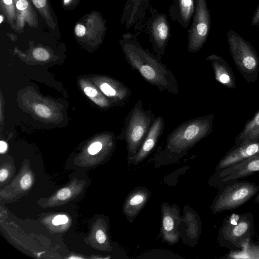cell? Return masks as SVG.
Here are the masks:
<instances>
[{"label":"cell","instance_id":"cell-1","mask_svg":"<svg viewBox=\"0 0 259 259\" xmlns=\"http://www.w3.org/2000/svg\"><path fill=\"white\" fill-rule=\"evenodd\" d=\"M120 44L125 60L144 79L161 92L179 95V86L171 70L161 61V56L143 48L131 34L124 35Z\"/></svg>","mask_w":259,"mask_h":259},{"label":"cell","instance_id":"cell-2","mask_svg":"<svg viewBox=\"0 0 259 259\" xmlns=\"http://www.w3.org/2000/svg\"><path fill=\"white\" fill-rule=\"evenodd\" d=\"M213 114L186 120L176 127L166 137L163 147H159L153 161L155 167L173 163L212 131Z\"/></svg>","mask_w":259,"mask_h":259},{"label":"cell","instance_id":"cell-3","mask_svg":"<svg viewBox=\"0 0 259 259\" xmlns=\"http://www.w3.org/2000/svg\"><path fill=\"white\" fill-rule=\"evenodd\" d=\"M155 116L151 108L146 110L139 99L125 116L124 126L119 139L125 141L128 166L132 164L134 157L145 140Z\"/></svg>","mask_w":259,"mask_h":259},{"label":"cell","instance_id":"cell-4","mask_svg":"<svg viewBox=\"0 0 259 259\" xmlns=\"http://www.w3.org/2000/svg\"><path fill=\"white\" fill-rule=\"evenodd\" d=\"M254 235L252 213H233L224 220L218 231V241L222 247L238 251L243 248Z\"/></svg>","mask_w":259,"mask_h":259},{"label":"cell","instance_id":"cell-5","mask_svg":"<svg viewBox=\"0 0 259 259\" xmlns=\"http://www.w3.org/2000/svg\"><path fill=\"white\" fill-rule=\"evenodd\" d=\"M210 208L214 214L233 210L244 204L259 191V185L248 181L234 180L220 185Z\"/></svg>","mask_w":259,"mask_h":259},{"label":"cell","instance_id":"cell-6","mask_svg":"<svg viewBox=\"0 0 259 259\" xmlns=\"http://www.w3.org/2000/svg\"><path fill=\"white\" fill-rule=\"evenodd\" d=\"M229 50L238 70L249 83H254L259 73V56L252 45L236 32L227 34Z\"/></svg>","mask_w":259,"mask_h":259},{"label":"cell","instance_id":"cell-7","mask_svg":"<svg viewBox=\"0 0 259 259\" xmlns=\"http://www.w3.org/2000/svg\"><path fill=\"white\" fill-rule=\"evenodd\" d=\"M195 9L193 21L188 31L187 50L194 53L204 46L210 27L209 11L206 0H195Z\"/></svg>","mask_w":259,"mask_h":259},{"label":"cell","instance_id":"cell-8","mask_svg":"<svg viewBox=\"0 0 259 259\" xmlns=\"http://www.w3.org/2000/svg\"><path fill=\"white\" fill-rule=\"evenodd\" d=\"M258 172L259 153L219 173H213L208 180V184L210 186L218 188L223 183L239 180Z\"/></svg>","mask_w":259,"mask_h":259},{"label":"cell","instance_id":"cell-9","mask_svg":"<svg viewBox=\"0 0 259 259\" xmlns=\"http://www.w3.org/2000/svg\"><path fill=\"white\" fill-rule=\"evenodd\" d=\"M161 220L159 236L161 241L172 245L177 244L180 239L179 227L182 216L180 208L177 204L170 205L167 202L160 204Z\"/></svg>","mask_w":259,"mask_h":259},{"label":"cell","instance_id":"cell-10","mask_svg":"<svg viewBox=\"0 0 259 259\" xmlns=\"http://www.w3.org/2000/svg\"><path fill=\"white\" fill-rule=\"evenodd\" d=\"M147 26L154 53L163 55L170 37L169 25L166 15L154 13Z\"/></svg>","mask_w":259,"mask_h":259},{"label":"cell","instance_id":"cell-11","mask_svg":"<svg viewBox=\"0 0 259 259\" xmlns=\"http://www.w3.org/2000/svg\"><path fill=\"white\" fill-rule=\"evenodd\" d=\"M258 153L259 142L234 145L220 160L214 173H219Z\"/></svg>","mask_w":259,"mask_h":259},{"label":"cell","instance_id":"cell-12","mask_svg":"<svg viewBox=\"0 0 259 259\" xmlns=\"http://www.w3.org/2000/svg\"><path fill=\"white\" fill-rule=\"evenodd\" d=\"M151 196V191L143 186L135 187L128 193L124 201L122 212L130 223L134 222L146 205Z\"/></svg>","mask_w":259,"mask_h":259},{"label":"cell","instance_id":"cell-13","mask_svg":"<svg viewBox=\"0 0 259 259\" xmlns=\"http://www.w3.org/2000/svg\"><path fill=\"white\" fill-rule=\"evenodd\" d=\"M164 125L165 121L163 117L160 115L156 116L134 157L132 162L133 165H137L141 163L155 149L160 138L163 133Z\"/></svg>","mask_w":259,"mask_h":259},{"label":"cell","instance_id":"cell-14","mask_svg":"<svg viewBox=\"0 0 259 259\" xmlns=\"http://www.w3.org/2000/svg\"><path fill=\"white\" fill-rule=\"evenodd\" d=\"M183 213L181 223L186 225L187 228L179 229L180 238L184 243L193 246L197 243L201 234L200 219L197 213L190 206H185Z\"/></svg>","mask_w":259,"mask_h":259},{"label":"cell","instance_id":"cell-15","mask_svg":"<svg viewBox=\"0 0 259 259\" xmlns=\"http://www.w3.org/2000/svg\"><path fill=\"white\" fill-rule=\"evenodd\" d=\"M206 60L211 63L215 79L219 83L230 89L236 88L234 74L230 66L224 58L217 55L211 54Z\"/></svg>","mask_w":259,"mask_h":259},{"label":"cell","instance_id":"cell-16","mask_svg":"<svg viewBox=\"0 0 259 259\" xmlns=\"http://www.w3.org/2000/svg\"><path fill=\"white\" fill-rule=\"evenodd\" d=\"M195 0H172L169 10L171 19L186 29L194 14Z\"/></svg>","mask_w":259,"mask_h":259},{"label":"cell","instance_id":"cell-17","mask_svg":"<svg viewBox=\"0 0 259 259\" xmlns=\"http://www.w3.org/2000/svg\"><path fill=\"white\" fill-rule=\"evenodd\" d=\"M148 3L149 0H126L121 22H125L127 29L144 16Z\"/></svg>","mask_w":259,"mask_h":259},{"label":"cell","instance_id":"cell-18","mask_svg":"<svg viewBox=\"0 0 259 259\" xmlns=\"http://www.w3.org/2000/svg\"><path fill=\"white\" fill-rule=\"evenodd\" d=\"M259 142V110L248 120L235 139V145Z\"/></svg>","mask_w":259,"mask_h":259},{"label":"cell","instance_id":"cell-19","mask_svg":"<svg viewBox=\"0 0 259 259\" xmlns=\"http://www.w3.org/2000/svg\"><path fill=\"white\" fill-rule=\"evenodd\" d=\"M228 255V258H258L259 245H254L251 241L242 249L233 251Z\"/></svg>","mask_w":259,"mask_h":259},{"label":"cell","instance_id":"cell-20","mask_svg":"<svg viewBox=\"0 0 259 259\" xmlns=\"http://www.w3.org/2000/svg\"><path fill=\"white\" fill-rule=\"evenodd\" d=\"M35 59L39 61H45L49 59V54L48 52L42 48H36L32 53Z\"/></svg>","mask_w":259,"mask_h":259},{"label":"cell","instance_id":"cell-21","mask_svg":"<svg viewBox=\"0 0 259 259\" xmlns=\"http://www.w3.org/2000/svg\"><path fill=\"white\" fill-rule=\"evenodd\" d=\"M35 111L38 115L44 118H48L51 115L50 109L43 105H36L35 107Z\"/></svg>","mask_w":259,"mask_h":259},{"label":"cell","instance_id":"cell-22","mask_svg":"<svg viewBox=\"0 0 259 259\" xmlns=\"http://www.w3.org/2000/svg\"><path fill=\"white\" fill-rule=\"evenodd\" d=\"M32 184V178L31 176L28 174L24 175L21 179L20 185L23 190L29 189Z\"/></svg>","mask_w":259,"mask_h":259},{"label":"cell","instance_id":"cell-23","mask_svg":"<svg viewBox=\"0 0 259 259\" xmlns=\"http://www.w3.org/2000/svg\"><path fill=\"white\" fill-rule=\"evenodd\" d=\"M71 196V192L68 188H63L57 193V198L60 200H65Z\"/></svg>","mask_w":259,"mask_h":259},{"label":"cell","instance_id":"cell-24","mask_svg":"<svg viewBox=\"0 0 259 259\" xmlns=\"http://www.w3.org/2000/svg\"><path fill=\"white\" fill-rule=\"evenodd\" d=\"M102 148V144L100 142L92 143L88 148V152L91 155L98 153Z\"/></svg>","mask_w":259,"mask_h":259},{"label":"cell","instance_id":"cell-25","mask_svg":"<svg viewBox=\"0 0 259 259\" xmlns=\"http://www.w3.org/2000/svg\"><path fill=\"white\" fill-rule=\"evenodd\" d=\"M68 221V218L65 215H58L56 216L52 221V223L55 226L65 224Z\"/></svg>","mask_w":259,"mask_h":259},{"label":"cell","instance_id":"cell-26","mask_svg":"<svg viewBox=\"0 0 259 259\" xmlns=\"http://www.w3.org/2000/svg\"><path fill=\"white\" fill-rule=\"evenodd\" d=\"M96 239L99 243L103 244L107 240L106 235L103 230H98L96 233Z\"/></svg>","mask_w":259,"mask_h":259},{"label":"cell","instance_id":"cell-27","mask_svg":"<svg viewBox=\"0 0 259 259\" xmlns=\"http://www.w3.org/2000/svg\"><path fill=\"white\" fill-rule=\"evenodd\" d=\"M84 93L89 97H93L98 95V92L96 89L91 87H87L84 89Z\"/></svg>","mask_w":259,"mask_h":259},{"label":"cell","instance_id":"cell-28","mask_svg":"<svg viewBox=\"0 0 259 259\" xmlns=\"http://www.w3.org/2000/svg\"><path fill=\"white\" fill-rule=\"evenodd\" d=\"M75 34L78 36H82L85 33V28L81 24H77L75 27Z\"/></svg>","mask_w":259,"mask_h":259},{"label":"cell","instance_id":"cell-29","mask_svg":"<svg viewBox=\"0 0 259 259\" xmlns=\"http://www.w3.org/2000/svg\"><path fill=\"white\" fill-rule=\"evenodd\" d=\"M28 6V3L26 0H19L16 4V7L19 10H24Z\"/></svg>","mask_w":259,"mask_h":259},{"label":"cell","instance_id":"cell-30","mask_svg":"<svg viewBox=\"0 0 259 259\" xmlns=\"http://www.w3.org/2000/svg\"><path fill=\"white\" fill-rule=\"evenodd\" d=\"M251 25L253 26L259 25V5L252 17Z\"/></svg>","mask_w":259,"mask_h":259},{"label":"cell","instance_id":"cell-31","mask_svg":"<svg viewBox=\"0 0 259 259\" xmlns=\"http://www.w3.org/2000/svg\"><path fill=\"white\" fill-rule=\"evenodd\" d=\"M9 172L6 169L2 168L0 170V181H4L8 177Z\"/></svg>","mask_w":259,"mask_h":259},{"label":"cell","instance_id":"cell-32","mask_svg":"<svg viewBox=\"0 0 259 259\" xmlns=\"http://www.w3.org/2000/svg\"><path fill=\"white\" fill-rule=\"evenodd\" d=\"M34 5L37 8H41L45 6L46 0H32Z\"/></svg>","mask_w":259,"mask_h":259},{"label":"cell","instance_id":"cell-33","mask_svg":"<svg viewBox=\"0 0 259 259\" xmlns=\"http://www.w3.org/2000/svg\"><path fill=\"white\" fill-rule=\"evenodd\" d=\"M7 149V144L3 141H1L0 142V152L1 153H4Z\"/></svg>","mask_w":259,"mask_h":259},{"label":"cell","instance_id":"cell-34","mask_svg":"<svg viewBox=\"0 0 259 259\" xmlns=\"http://www.w3.org/2000/svg\"><path fill=\"white\" fill-rule=\"evenodd\" d=\"M3 2L7 5H10L12 3V0H3Z\"/></svg>","mask_w":259,"mask_h":259},{"label":"cell","instance_id":"cell-35","mask_svg":"<svg viewBox=\"0 0 259 259\" xmlns=\"http://www.w3.org/2000/svg\"><path fill=\"white\" fill-rule=\"evenodd\" d=\"M255 202L259 204V193L256 195L255 198Z\"/></svg>","mask_w":259,"mask_h":259},{"label":"cell","instance_id":"cell-36","mask_svg":"<svg viewBox=\"0 0 259 259\" xmlns=\"http://www.w3.org/2000/svg\"><path fill=\"white\" fill-rule=\"evenodd\" d=\"M3 18L2 16H0V23H1L3 21Z\"/></svg>","mask_w":259,"mask_h":259},{"label":"cell","instance_id":"cell-37","mask_svg":"<svg viewBox=\"0 0 259 259\" xmlns=\"http://www.w3.org/2000/svg\"><path fill=\"white\" fill-rule=\"evenodd\" d=\"M70 0H64V3L66 4L69 2Z\"/></svg>","mask_w":259,"mask_h":259}]
</instances>
